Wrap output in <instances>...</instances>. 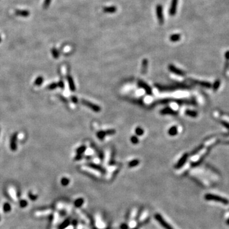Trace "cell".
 Segmentation results:
<instances>
[{
    "label": "cell",
    "mask_w": 229,
    "mask_h": 229,
    "mask_svg": "<svg viewBox=\"0 0 229 229\" xmlns=\"http://www.w3.org/2000/svg\"><path fill=\"white\" fill-rule=\"evenodd\" d=\"M204 197H205V199L207 200H213V201L220 202H222V204H225V205H227L229 203L228 200L226 199L225 198H223V197H220V196H216V195L210 194V193H208V194L205 195Z\"/></svg>",
    "instance_id": "obj_1"
},
{
    "label": "cell",
    "mask_w": 229,
    "mask_h": 229,
    "mask_svg": "<svg viewBox=\"0 0 229 229\" xmlns=\"http://www.w3.org/2000/svg\"><path fill=\"white\" fill-rule=\"evenodd\" d=\"M155 218L156 220L161 224V225L165 229H174L168 223H167V222H166V220L162 218V216H161L160 214H158V213L155 214Z\"/></svg>",
    "instance_id": "obj_2"
},
{
    "label": "cell",
    "mask_w": 229,
    "mask_h": 229,
    "mask_svg": "<svg viewBox=\"0 0 229 229\" xmlns=\"http://www.w3.org/2000/svg\"><path fill=\"white\" fill-rule=\"evenodd\" d=\"M156 14H157V19L158 22L161 24L164 23V15H163V10H162V6L161 5H158L156 7Z\"/></svg>",
    "instance_id": "obj_3"
},
{
    "label": "cell",
    "mask_w": 229,
    "mask_h": 229,
    "mask_svg": "<svg viewBox=\"0 0 229 229\" xmlns=\"http://www.w3.org/2000/svg\"><path fill=\"white\" fill-rule=\"evenodd\" d=\"M10 149L12 151L17 150V134L15 133L12 135L10 140Z\"/></svg>",
    "instance_id": "obj_4"
},
{
    "label": "cell",
    "mask_w": 229,
    "mask_h": 229,
    "mask_svg": "<svg viewBox=\"0 0 229 229\" xmlns=\"http://www.w3.org/2000/svg\"><path fill=\"white\" fill-rule=\"evenodd\" d=\"M178 0H172L171 7H170L169 13L171 16H174L176 12V6Z\"/></svg>",
    "instance_id": "obj_5"
},
{
    "label": "cell",
    "mask_w": 229,
    "mask_h": 229,
    "mask_svg": "<svg viewBox=\"0 0 229 229\" xmlns=\"http://www.w3.org/2000/svg\"><path fill=\"white\" fill-rule=\"evenodd\" d=\"M82 102H83V104H84V105H86V106H88V107H89V108H92V110H94V111H99V110H100V108L98 107V106H96V105H94V104L90 103V102H88V101H85V100H83Z\"/></svg>",
    "instance_id": "obj_6"
},
{
    "label": "cell",
    "mask_w": 229,
    "mask_h": 229,
    "mask_svg": "<svg viewBox=\"0 0 229 229\" xmlns=\"http://www.w3.org/2000/svg\"><path fill=\"white\" fill-rule=\"evenodd\" d=\"M29 12H28V10H17L15 11V14L18 16H21V17H28L29 15Z\"/></svg>",
    "instance_id": "obj_7"
},
{
    "label": "cell",
    "mask_w": 229,
    "mask_h": 229,
    "mask_svg": "<svg viewBox=\"0 0 229 229\" xmlns=\"http://www.w3.org/2000/svg\"><path fill=\"white\" fill-rule=\"evenodd\" d=\"M187 155H185L183 156V157H182V158H181L179 161H178V164H177L176 166V168L179 169V167H181V166L184 164L186 160H187Z\"/></svg>",
    "instance_id": "obj_8"
},
{
    "label": "cell",
    "mask_w": 229,
    "mask_h": 229,
    "mask_svg": "<svg viewBox=\"0 0 229 229\" xmlns=\"http://www.w3.org/2000/svg\"><path fill=\"white\" fill-rule=\"evenodd\" d=\"M67 80H68V84H69V85H70V89H71V90L74 91L75 90V84H74V82H73V78H71V76H69L68 77H67Z\"/></svg>",
    "instance_id": "obj_9"
},
{
    "label": "cell",
    "mask_w": 229,
    "mask_h": 229,
    "mask_svg": "<svg viewBox=\"0 0 229 229\" xmlns=\"http://www.w3.org/2000/svg\"><path fill=\"white\" fill-rule=\"evenodd\" d=\"M117 11V8L114 6H109L104 8V12L106 13H114Z\"/></svg>",
    "instance_id": "obj_10"
},
{
    "label": "cell",
    "mask_w": 229,
    "mask_h": 229,
    "mask_svg": "<svg viewBox=\"0 0 229 229\" xmlns=\"http://www.w3.org/2000/svg\"><path fill=\"white\" fill-rule=\"evenodd\" d=\"M181 36L180 35H178V34H176V35H173L170 37V40L172 41H177L180 39Z\"/></svg>",
    "instance_id": "obj_11"
},
{
    "label": "cell",
    "mask_w": 229,
    "mask_h": 229,
    "mask_svg": "<svg viewBox=\"0 0 229 229\" xmlns=\"http://www.w3.org/2000/svg\"><path fill=\"white\" fill-rule=\"evenodd\" d=\"M43 77H41V76H39V77H38L35 80V85H36L37 86L41 85L43 83Z\"/></svg>",
    "instance_id": "obj_12"
},
{
    "label": "cell",
    "mask_w": 229,
    "mask_h": 229,
    "mask_svg": "<svg viewBox=\"0 0 229 229\" xmlns=\"http://www.w3.org/2000/svg\"><path fill=\"white\" fill-rule=\"evenodd\" d=\"M83 203H84V200H83V199H77L75 202V205L76 207L79 208V207H80L81 205H82Z\"/></svg>",
    "instance_id": "obj_13"
},
{
    "label": "cell",
    "mask_w": 229,
    "mask_h": 229,
    "mask_svg": "<svg viewBox=\"0 0 229 229\" xmlns=\"http://www.w3.org/2000/svg\"><path fill=\"white\" fill-rule=\"evenodd\" d=\"M52 54L53 56L55 59H57L59 57V52L57 49H55V48L52 49Z\"/></svg>",
    "instance_id": "obj_14"
},
{
    "label": "cell",
    "mask_w": 229,
    "mask_h": 229,
    "mask_svg": "<svg viewBox=\"0 0 229 229\" xmlns=\"http://www.w3.org/2000/svg\"><path fill=\"white\" fill-rule=\"evenodd\" d=\"M90 167H92V168L95 169H97V170H98V171H103V169H102L101 168V167H100L99 166H97V165H95V164H90Z\"/></svg>",
    "instance_id": "obj_15"
},
{
    "label": "cell",
    "mask_w": 229,
    "mask_h": 229,
    "mask_svg": "<svg viewBox=\"0 0 229 229\" xmlns=\"http://www.w3.org/2000/svg\"><path fill=\"white\" fill-rule=\"evenodd\" d=\"M139 164V161H137V160H135V161H132L129 163V166L130 167H134V166H137L138 164Z\"/></svg>",
    "instance_id": "obj_16"
},
{
    "label": "cell",
    "mask_w": 229,
    "mask_h": 229,
    "mask_svg": "<svg viewBox=\"0 0 229 229\" xmlns=\"http://www.w3.org/2000/svg\"><path fill=\"white\" fill-rule=\"evenodd\" d=\"M61 183H62V184L63 185H64V186L67 185L69 183V179H67V178H62V180H61Z\"/></svg>",
    "instance_id": "obj_17"
},
{
    "label": "cell",
    "mask_w": 229,
    "mask_h": 229,
    "mask_svg": "<svg viewBox=\"0 0 229 229\" xmlns=\"http://www.w3.org/2000/svg\"><path fill=\"white\" fill-rule=\"evenodd\" d=\"M140 85L142 86V87H143V88H145V89L146 90L148 91V92H149V93H150V92H151V90H150V88L149 87H148H148H147V85H146L145 84H144V83H143V82L140 83Z\"/></svg>",
    "instance_id": "obj_18"
},
{
    "label": "cell",
    "mask_w": 229,
    "mask_h": 229,
    "mask_svg": "<svg viewBox=\"0 0 229 229\" xmlns=\"http://www.w3.org/2000/svg\"><path fill=\"white\" fill-rule=\"evenodd\" d=\"M85 150V146H81L77 150V153L78 154H82V153H84V151Z\"/></svg>",
    "instance_id": "obj_19"
},
{
    "label": "cell",
    "mask_w": 229,
    "mask_h": 229,
    "mask_svg": "<svg viewBox=\"0 0 229 229\" xmlns=\"http://www.w3.org/2000/svg\"><path fill=\"white\" fill-rule=\"evenodd\" d=\"M57 86H58V85H57V84H55V83H53V84L49 85V87H48V88H49V89L53 90V89H55Z\"/></svg>",
    "instance_id": "obj_20"
},
{
    "label": "cell",
    "mask_w": 229,
    "mask_h": 229,
    "mask_svg": "<svg viewBox=\"0 0 229 229\" xmlns=\"http://www.w3.org/2000/svg\"><path fill=\"white\" fill-rule=\"evenodd\" d=\"M177 133V131H176V127H173L170 129L169 131V134L171 135H175Z\"/></svg>",
    "instance_id": "obj_21"
},
{
    "label": "cell",
    "mask_w": 229,
    "mask_h": 229,
    "mask_svg": "<svg viewBox=\"0 0 229 229\" xmlns=\"http://www.w3.org/2000/svg\"><path fill=\"white\" fill-rule=\"evenodd\" d=\"M50 2H51V0H45V2H44V7L47 8L48 6L50 5Z\"/></svg>",
    "instance_id": "obj_22"
},
{
    "label": "cell",
    "mask_w": 229,
    "mask_h": 229,
    "mask_svg": "<svg viewBox=\"0 0 229 229\" xmlns=\"http://www.w3.org/2000/svg\"><path fill=\"white\" fill-rule=\"evenodd\" d=\"M136 133H137V134H138V135H141L142 134H143V131L140 128L136 129Z\"/></svg>",
    "instance_id": "obj_23"
},
{
    "label": "cell",
    "mask_w": 229,
    "mask_h": 229,
    "mask_svg": "<svg viewBox=\"0 0 229 229\" xmlns=\"http://www.w3.org/2000/svg\"><path fill=\"white\" fill-rule=\"evenodd\" d=\"M170 69H171V70H172V71H174V72H175V73H178V74H181V72H179V70H178H178H176V69L175 68V67H173V66H171V67H170Z\"/></svg>",
    "instance_id": "obj_24"
},
{
    "label": "cell",
    "mask_w": 229,
    "mask_h": 229,
    "mask_svg": "<svg viewBox=\"0 0 229 229\" xmlns=\"http://www.w3.org/2000/svg\"><path fill=\"white\" fill-rule=\"evenodd\" d=\"M10 205L6 203V204H5V206H4V210H5V211H8L10 210Z\"/></svg>",
    "instance_id": "obj_25"
},
{
    "label": "cell",
    "mask_w": 229,
    "mask_h": 229,
    "mask_svg": "<svg viewBox=\"0 0 229 229\" xmlns=\"http://www.w3.org/2000/svg\"><path fill=\"white\" fill-rule=\"evenodd\" d=\"M57 85H58V86L60 87V88H64V83L62 80H61V81H60Z\"/></svg>",
    "instance_id": "obj_26"
},
{
    "label": "cell",
    "mask_w": 229,
    "mask_h": 229,
    "mask_svg": "<svg viewBox=\"0 0 229 229\" xmlns=\"http://www.w3.org/2000/svg\"><path fill=\"white\" fill-rule=\"evenodd\" d=\"M105 133H104L103 132H101L98 134V136L100 138H102L104 136V135H105Z\"/></svg>",
    "instance_id": "obj_27"
},
{
    "label": "cell",
    "mask_w": 229,
    "mask_h": 229,
    "mask_svg": "<svg viewBox=\"0 0 229 229\" xmlns=\"http://www.w3.org/2000/svg\"><path fill=\"white\" fill-rule=\"evenodd\" d=\"M138 139L136 138V137H133L132 138V142H133L134 143H136L138 142Z\"/></svg>",
    "instance_id": "obj_28"
},
{
    "label": "cell",
    "mask_w": 229,
    "mask_h": 229,
    "mask_svg": "<svg viewBox=\"0 0 229 229\" xmlns=\"http://www.w3.org/2000/svg\"><path fill=\"white\" fill-rule=\"evenodd\" d=\"M127 228H128V227L125 224H123L122 226H121V228L122 229H127Z\"/></svg>",
    "instance_id": "obj_29"
},
{
    "label": "cell",
    "mask_w": 229,
    "mask_h": 229,
    "mask_svg": "<svg viewBox=\"0 0 229 229\" xmlns=\"http://www.w3.org/2000/svg\"><path fill=\"white\" fill-rule=\"evenodd\" d=\"M73 101H74V102H77V99H76L75 97H73Z\"/></svg>",
    "instance_id": "obj_30"
},
{
    "label": "cell",
    "mask_w": 229,
    "mask_h": 229,
    "mask_svg": "<svg viewBox=\"0 0 229 229\" xmlns=\"http://www.w3.org/2000/svg\"><path fill=\"white\" fill-rule=\"evenodd\" d=\"M227 225H229V219L228 220H227Z\"/></svg>",
    "instance_id": "obj_31"
},
{
    "label": "cell",
    "mask_w": 229,
    "mask_h": 229,
    "mask_svg": "<svg viewBox=\"0 0 229 229\" xmlns=\"http://www.w3.org/2000/svg\"><path fill=\"white\" fill-rule=\"evenodd\" d=\"M1 36H0V42H1Z\"/></svg>",
    "instance_id": "obj_32"
}]
</instances>
